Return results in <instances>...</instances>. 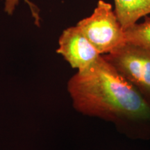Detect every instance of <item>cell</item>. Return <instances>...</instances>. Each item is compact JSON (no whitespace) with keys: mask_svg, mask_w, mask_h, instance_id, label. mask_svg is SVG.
<instances>
[{"mask_svg":"<svg viewBox=\"0 0 150 150\" xmlns=\"http://www.w3.org/2000/svg\"><path fill=\"white\" fill-rule=\"evenodd\" d=\"M76 27L101 55L126 42L125 29L112 6L103 0H99L93 13L79 22Z\"/></svg>","mask_w":150,"mask_h":150,"instance_id":"7a4b0ae2","label":"cell"},{"mask_svg":"<svg viewBox=\"0 0 150 150\" xmlns=\"http://www.w3.org/2000/svg\"><path fill=\"white\" fill-rule=\"evenodd\" d=\"M103 56L150 104V52L126 42Z\"/></svg>","mask_w":150,"mask_h":150,"instance_id":"3957f363","label":"cell"},{"mask_svg":"<svg viewBox=\"0 0 150 150\" xmlns=\"http://www.w3.org/2000/svg\"><path fill=\"white\" fill-rule=\"evenodd\" d=\"M145 17L144 22L135 23L125 29L126 42L141 47L150 52V18Z\"/></svg>","mask_w":150,"mask_h":150,"instance_id":"8992f818","label":"cell"},{"mask_svg":"<svg viewBox=\"0 0 150 150\" xmlns=\"http://www.w3.org/2000/svg\"><path fill=\"white\" fill-rule=\"evenodd\" d=\"M115 13L124 29L150 13V0H114Z\"/></svg>","mask_w":150,"mask_h":150,"instance_id":"5b68a950","label":"cell"},{"mask_svg":"<svg viewBox=\"0 0 150 150\" xmlns=\"http://www.w3.org/2000/svg\"><path fill=\"white\" fill-rule=\"evenodd\" d=\"M67 91L79 112L106 120L150 118V104L101 55L88 68L69 80Z\"/></svg>","mask_w":150,"mask_h":150,"instance_id":"6da1fadb","label":"cell"},{"mask_svg":"<svg viewBox=\"0 0 150 150\" xmlns=\"http://www.w3.org/2000/svg\"><path fill=\"white\" fill-rule=\"evenodd\" d=\"M59 45L56 52L78 72L88 68L101 56L76 26L63 31Z\"/></svg>","mask_w":150,"mask_h":150,"instance_id":"277c9868","label":"cell"},{"mask_svg":"<svg viewBox=\"0 0 150 150\" xmlns=\"http://www.w3.org/2000/svg\"><path fill=\"white\" fill-rule=\"evenodd\" d=\"M20 0H5V6L4 11L8 15H12L14 12L15 8L18 5L19 1ZM26 3L29 6L30 10H31V14L33 19H34L35 24L37 26H40V15H39V9L35 6L34 4L29 1V0H24Z\"/></svg>","mask_w":150,"mask_h":150,"instance_id":"52a82bcc","label":"cell"}]
</instances>
